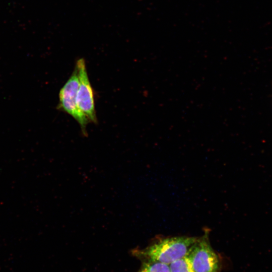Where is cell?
I'll return each mask as SVG.
<instances>
[{"label": "cell", "mask_w": 272, "mask_h": 272, "mask_svg": "<svg viewBox=\"0 0 272 272\" xmlns=\"http://www.w3.org/2000/svg\"><path fill=\"white\" fill-rule=\"evenodd\" d=\"M197 239L187 236L161 237L145 248L132 250L131 254L141 261H154L169 265L186 255Z\"/></svg>", "instance_id": "obj_1"}, {"label": "cell", "mask_w": 272, "mask_h": 272, "mask_svg": "<svg viewBox=\"0 0 272 272\" xmlns=\"http://www.w3.org/2000/svg\"><path fill=\"white\" fill-rule=\"evenodd\" d=\"M187 255L194 272H221V262L218 254L213 248L209 238V231L197 238Z\"/></svg>", "instance_id": "obj_2"}, {"label": "cell", "mask_w": 272, "mask_h": 272, "mask_svg": "<svg viewBox=\"0 0 272 272\" xmlns=\"http://www.w3.org/2000/svg\"><path fill=\"white\" fill-rule=\"evenodd\" d=\"M79 86L78 72L75 66L72 74L60 90L58 108L72 116L80 124L83 133L86 134V126L89 121L77 106Z\"/></svg>", "instance_id": "obj_3"}, {"label": "cell", "mask_w": 272, "mask_h": 272, "mask_svg": "<svg viewBox=\"0 0 272 272\" xmlns=\"http://www.w3.org/2000/svg\"><path fill=\"white\" fill-rule=\"evenodd\" d=\"M76 66L78 70L79 79L77 96L78 107L87 118L89 122L96 123L97 119L94 94L88 76L85 60L82 58L78 59Z\"/></svg>", "instance_id": "obj_4"}, {"label": "cell", "mask_w": 272, "mask_h": 272, "mask_svg": "<svg viewBox=\"0 0 272 272\" xmlns=\"http://www.w3.org/2000/svg\"><path fill=\"white\" fill-rule=\"evenodd\" d=\"M137 272H170V270L169 264L154 261H143Z\"/></svg>", "instance_id": "obj_5"}, {"label": "cell", "mask_w": 272, "mask_h": 272, "mask_svg": "<svg viewBox=\"0 0 272 272\" xmlns=\"http://www.w3.org/2000/svg\"><path fill=\"white\" fill-rule=\"evenodd\" d=\"M170 272H194L187 254L169 264Z\"/></svg>", "instance_id": "obj_6"}]
</instances>
